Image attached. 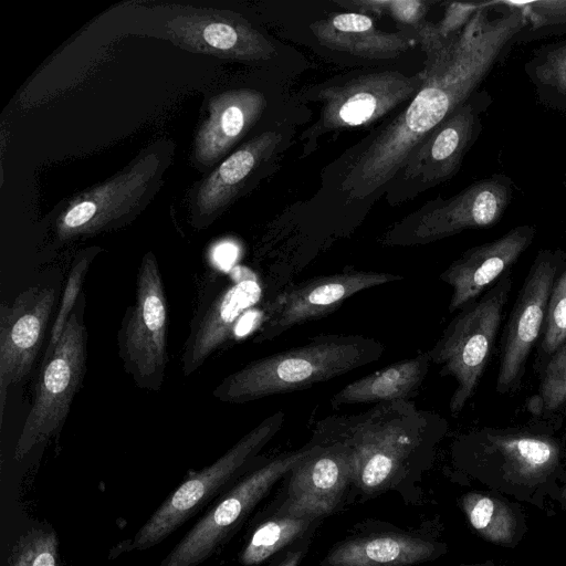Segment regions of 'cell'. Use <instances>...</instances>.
<instances>
[{
    "label": "cell",
    "mask_w": 566,
    "mask_h": 566,
    "mask_svg": "<svg viewBox=\"0 0 566 566\" xmlns=\"http://www.w3.org/2000/svg\"><path fill=\"white\" fill-rule=\"evenodd\" d=\"M485 6L449 38H442L431 22L410 29L426 55L421 70L424 83L407 107L355 150L339 184L340 193L349 202L382 195L412 150L469 99L525 25L526 15L520 7L489 20Z\"/></svg>",
    "instance_id": "obj_1"
},
{
    "label": "cell",
    "mask_w": 566,
    "mask_h": 566,
    "mask_svg": "<svg viewBox=\"0 0 566 566\" xmlns=\"http://www.w3.org/2000/svg\"><path fill=\"white\" fill-rule=\"evenodd\" d=\"M448 427L439 413L396 400L355 415L328 416L315 423L311 440L342 447L350 461L352 484L371 494L429 464Z\"/></svg>",
    "instance_id": "obj_2"
},
{
    "label": "cell",
    "mask_w": 566,
    "mask_h": 566,
    "mask_svg": "<svg viewBox=\"0 0 566 566\" xmlns=\"http://www.w3.org/2000/svg\"><path fill=\"white\" fill-rule=\"evenodd\" d=\"M451 460L461 478L545 510L558 492L566 447L553 432L538 427H484L459 436L452 443Z\"/></svg>",
    "instance_id": "obj_3"
},
{
    "label": "cell",
    "mask_w": 566,
    "mask_h": 566,
    "mask_svg": "<svg viewBox=\"0 0 566 566\" xmlns=\"http://www.w3.org/2000/svg\"><path fill=\"white\" fill-rule=\"evenodd\" d=\"M384 353V344L363 335H318L247 364L223 378L212 396L222 402L245 403L306 389L377 361Z\"/></svg>",
    "instance_id": "obj_4"
},
{
    "label": "cell",
    "mask_w": 566,
    "mask_h": 566,
    "mask_svg": "<svg viewBox=\"0 0 566 566\" xmlns=\"http://www.w3.org/2000/svg\"><path fill=\"white\" fill-rule=\"evenodd\" d=\"M512 284L510 271L460 308L428 350L431 363L440 365V375L451 376L457 382L449 402L452 416L459 415L475 392L495 344Z\"/></svg>",
    "instance_id": "obj_5"
},
{
    "label": "cell",
    "mask_w": 566,
    "mask_h": 566,
    "mask_svg": "<svg viewBox=\"0 0 566 566\" xmlns=\"http://www.w3.org/2000/svg\"><path fill=\"white\" fill-rule=\"evenodd\" d=\"M85 295L76 302L50 355L43 358L32 406L15 443L13 458L23 459L63 427L82 386L87 361Z\"/></svg>",
    "instance_id": "obj_6"
},
{
    "label": "cell",
    "mask_w": 566,
    "mask_h": 566,
    "mask_svg": "<svg viewBox=\"0 0 566 566\" xmlns=\"http://www.w3.org/2000/svg\"><path fill=\"white\" fill-rule=\"evenodd\" d=\"M284 419L283 411H275L212 464L188 475L136 533L128 548H150L193 516L255 461L258 453L281 430Z\"/></svg>",
    "instance_id": "obj_7"
},
{
    "label": "cell",
    "mask_w": 566,
    "mask_h": 566,
    "mask_svg": "<svg viewBox=\"0 0 566 566\" xmlns=\"http://www.w3.org/2000/svg\"><path fill=\"white\" fill-rule=\"evenodd\" d=\"M424 83L421 71L408 76L398 71L345 75L317 88L321 102L317 120L301 136L303 156L317 146L319 137L337 130L368 126L410 102Z\"/></svg>",
    "instance_id": "obj_8"
},
{
    "label": "cell",
    "mask_w": 566,
    "mask_h": 566,
    "mask_svg": "<svg viewBox=\"0 0 566 566\" xmlns=\"http://www.w3.org/2000/svg\"><path fill=\"white\" fill-rule=\"evenodd\" d=\"M168 305L159 265L145 253L136 276L135 302L122 319L117 346L125 371L143 389L159 391L168 363Z\"/></svg>",
    "instance_id": "obj_9"
},
{
    "label": "cell",
    "mask_w": 566,
    "mask_h": 566,
    "mask_svg": "<svg viewBox=\"0 0 566 566\" xmlns=\"http://www.w3.org/2000/svg\"><path fill=\"white\" fill-rule=\"evenodd\" d=\"M314 449L315 446L308 442L245 474L219 497L159 566H198L212 556L272 486Z\"/></svg>",
    "instance_id": "obj_10"
},
{
    "label": "cell",
    "mask_w": 566,
    "mask_h": 566,
    "mask_svg": "<svg viewBox=\"0 0 566 566\" xmlns=\"http://www.w3.org/2000/svg\"><path fill=\"white\" fill-rule=\"evenodd\" d=\"M511 199L503 176L476 181L449 199L437 198L394 223L381 237L386 247L428 244L469 229L495 224Z\"/></svg>",
    "instance_id": "obj_11"
},
{
    "label": "cell",
    "mask_w": 566,
    "mask_h": 566,
    "mask_svg": "<svg viewBox=\"0 0 566 566\" xmlns=\"http://www.w3.org/2000/svg\"><path fill=\"white\" fill-rule=\"evenodd\" d=\"M401 280L397 274L346 269L295 282L261 304L253 343L272 340L294 326L322 318L361 291Z\"/></svg>",
    "instance_id": "obj_12"
},
{
    "label": "cell",
    "mask_w": 566,
    "mask_h": 566,
    "mask_svg": "<svg viewBox=\"0 0 566 566\" xmlns=\"http://www.w3.org/2000/svg\"><path fill=\"white\" fill-rule=\"evenodd\" d=\"M564 265L562 252L544 250L530 268L503 331L496 392L514 394L521 387L528 356L543 334L553 284Z\"/></svg>",
    "instance_id": "obj_13"
},
{
    "label": "cell",
    "mask_w": 566,
    "mask_h": 566,
    "mask_svg": "<svg viewBox=\"0 0 566 566\" xmlns=\"http://www.w3.org/2000/svg\"><path fill=\"white\" fill-rule=\"evenodd\" d=\"M475 108L469 99L458 106L408 156L384 188L387 203H403L426 190L451 179L460 169L474 140Z\"/></svg>",
    "instance_id": "obj_14"
},
{
    "label": "cell",
    "mask_w": 566,
    "mask_h": 566,
    "mask_svg": "<svg viewBox=\"0 0 566 566\" xmlns=\"http://www.w3.org/2000/svg\"><path fill=\"white\" fill-rule=\"evenodd\" d=\"M208 287L190 322L180 363L185 376H190L231 337L243 314L262 303L264 291L260 276L250 268L235 265L228 281Z\"/></svg>",
    "instance_id": "obj_15"
},
{
    "label": "cell",
    "mask_w": 566,
    "mask_h": 566,
    "mask_svg": "<svg viewBox=\"0 0 566 566\" xmlns=\"http://www.w3.org/2000/svg\"><path fill=\"white\" fill-rule=\"evenodd\" d=\"M160 158L149 153L103 185L75 197L59 214L55 233L61 242L114 228L135 212L159 175Z\"/></svg>",
    "instance_id": "obj_16"
},
{
    "label": "cell",
    "mask_w": 566,
    "mask_h": 566,
    "mask_svg": "<svg viewBox=\"0 0 566 566\" xmlns=\"http://www.w3.org/2000/svg\"><path fill=\"white\" fill-rule=\"evenodd\" d=\"M56 303L53 286H34L0 306V422L8 390L29 376Z\"/></svg>",
    "instance_id": "obj_17"
},
{
    "label": "cell",
    "mask_w": 566,
    "mask_h": 566,
    "mask_svg": "<svg viewBox=\"0 0 566 566\" xmlns=\"http://www.w3.org/2000/svg\"><path fill=\"white\" fill-rule=\"evenodd\" d=\"M169 39L191 52L247 62L268 61L273 44L241 15L230 11L195 10L167 22Z\"/></svg>",
    "instance_id": "obj_18"
},
{
    "label": "cell",
    "mask_w": 566,
    "mask_h": 566,
    "mask_svg": "<svg viewBox=\"0 0 566 566\" xmlns=\"http://www.w3.org/2000/svg\"><path fill=\"white\" fill-rule=\"evenodd\" d=\"M314 451L289 472L285 500L277 515L318 521L331 514L352 484L346 451L336 443L312 441Z\"/></svg>",
    "instance_id": "obj_19"
},
{
    "label": "cell",
    "mask_w": 566,
    "mask_h": 566,
    "mask_svg": "<svg viewBox=\"0 0 566 566\" xmlns=\"http://www.w3.org/2000/svg\"><path fill=\"white\" fill-rule=\"evenodd\" d=\"M535 235L531 226H518L501 238L471 248L455 259L439 279L451 286L449 312L453 313L481 296L530 247Z\"/></svg>",
    "instance_id": "obj_20"
},
{
    "label": "cell",
    "mask_w": 566,
    "mask_h": 566,
    "mask_svg": "<svg viewBox=\"0 0 566 566\" xmlns=\"http://www.w3.org/2000/svg\"><path fill=\"white\" fill-rule=\"evenodd\" d=\"M266 104L265 95L254 88L230 90L211 97L208 117L195 139L196 160L211 165L224 156L256 124Z\"/></svg>",
    "instance_id": "obj_21"
},
{
    "label": "cell",
    "mask_w": 566,
    "mask_h": 566,
    "mask_svg": "<svg viewBox=\"0 0 566 566\" xmlns=\"http://www.w3.org/2000/svg\"><path fill=\"white\" fill-rule=\"evenodd\" d=\"M310 29L325 48L369 60L395 59L416 44L408 30L385 32L371 17L352 11L331 13Z\"/></svg>",
    "instance_id": "obj_22"
},
{
    "label": "cell",
    "mask_w": 566,
    "mask_h": 566,
    "mask_svg": "<svg viewBox=\"0 0 566 566\" xmlns=\"http://www.w3.org/2000/svg\"><path fill=\"white\" fill-rule=\"evenodd\" d=\"M281 130H266L229 155L200 185L196 196L200 217H212L229 205L254 174L277 153Z\"/></svg>",
    "instance_id": "obj_23"
},
{
    "label": "cell",
    "mask_w": 566,
    "mask_h": 566,
    "mask_svg": "<svg viewBox=\"0 0 566 566\" xmlns=\"http://www.w3.org/2000/svg\"><path fill=\"white\" fill-rule=\"evenodd\" d=\"M447 552L442 543L398 533L350 538L335 545L322 566H409Z\"/></svg>",
    "instance_id": "obj_24"
},
{
    "label": "cell",
    "mask_w": 566,
    "mask_h": 566,
    "mask_svg": "<svg viewBox=\"0 0 566 566\" xmlns=\"http://www.w3.org/2000/svg\"><path fill=\"white\" fill-rule=\"evenodd\" d=\"M428 350L349 382L332 399L333 408L345 405L410 400L417 396L430 369Z\"/></svg>",
    "instance_id": "obj_25"
},
{
    "label": "cell",
    "mask_w": 566,
    "mask_h": 566,
    "mask_svg": "<svg viewBox=\"0 0 566 566\" xmlns=\"http://www.w3.org/2000/svg\"><path fill=\"white\" fill-rule=\"evenodd\" d=\"M470 527L483 541L515 548L528 531L523 506L496 491H470L459 500Z\"/></svg>",
    "instance_id": "obj_26"
},
{
    "label": "cell",
    "mask_w": 566,
    "mask_h": 566,
    "mask_svg": "<svg viewBox=\"0 0 566 566\" xmlns=\"http://www.w3.org/2000/svg\"><path fill=\"white\" fill-rule=\"evenodd\" d=\"M314 522L316 521L306 517L275 514L252 532L239 555L240 563L255 566L265 562L296 539H303Z\"/></svg>",
    "instance_id": "obj_27"
},
{
    "label": "cell",
    "mask_w": 566,
    "mask_h": 566,
    "mask_svg": "<svg viewBox=\"0 0 566 566\" xmlns=\"http://www.w3.org/2000/svg\"><path fill=\"white\" fill-rule=\"evenodd\" d=\"M566 405V342L545 361L536 395L527 400L528 411L548 416Z\"/></svg>",
    "instance_id": "obj_28"
},
{
    "label": "cell",
    "mask_w": 566,
    "mask_h": 566,
    "mask_svg": "<svg viewBox=\"0 0 566 566\" xmlns=\"http://www.w3.org/2000/svg\"><path fill=\"white\" fill-rule=\"evenodd\" d=\"M336 4L369 17L388 15L403 29L424 21L432 2L424 0H338Z\"/></svg>",
    "instance_id": "obj_29"
},
{
    "label": "cell",
    "mask_w": 566,
    "mask_h": 566,
    "mask_svg": "<svg viewBox=\"0 0 566 566\" xmlns=\"http://www.w3.org/2000/svg\"><path fill=\"white\" fill-rule=\"evenodd\" d=\"M542 335L537 357L546 361L566 342V263L553 284Z\"/></svg>",
    "instance_id": "obj_30"
},
{
    "label": "cell",
    "mask_w": 566,
    "mask_h": 566,
    "mask_svg": "<svg viewBox=\"0 0 566 566\" xmlns=\"http://www.w3.org/2000/svg\"><path fill=\"white\" fill-rule=\"evenodd\" d=\"M96 254L97 249L93 248L83 251L81 254H77L73 261L60 306L55 312V317L53 319V325L48 339L49 342L45 348L44 357L50 355L55 347L76 302L83 293L82 286L85 275L88 271L92 260Z\"/></svg>",
    "instance_id": "obj_31"
},
{
    "label": "cell",
    "mask_w": 566,
    "mask_h": 566,
    "mask_svg": "<svg viewBox=\"0 0 566 566\" xmlns=\"http://www.w3.org/2000/svg\"><path fill=\"white\" fill-rule=\"evenodd\" d=\"M57 547L53 530H30L14 544L9 566H57Z\"/></svg>",
    "instance_id": "obj_32"
},
{
    "label": "cell",
    "mask_w": 566,
    "mask_h": 566,
    "mask_svg": "<svg viewBox=\"0 0 566 566\" xmlns=\"http://www.w3.org/2000/svg\"><path fill=\"white\" fill-rule=\"evenodd\" d=\"M517 6L535 28L566 22V0H541Z\"/></svg>",
    "instance_id": "obj_33"
},
{
    "label": "cell",
    "mask_w": 566,
    "mask_h": 566,
    "mask_svg": "<svg viewBox=\"0 0 566 566\" xmlns=\"http://www.w3.org/2000/svg\"><path fill=\"white\" fill-rule=\"evenodd\" d=\"M536 76L541 83L566 95V45L547 54L543 63L536 67Z\"/></svg>",
    "instance_id": "obj_34"
},
{
    "label": "cell",
    "mask_w": 566,
    "mask_h": 566,
    "mask_svg": "<svg viewBox=\"0 0 566 566\" xmlns=\"http://www.w3.org/2000/svg\"><path fill=\"white\" fill-rule=\"evenodd\" d=\"M482 4L448 2L443 18L436 24L438 33L442 38H449L459 33Z\"/></svg>",
    "instance_id": "obj_35"
},
{
    "label": "cell",
    "mask_w": 566,
    "mask_h": 566,
    "mask_svg": "<svg viewBox=\"0 0 566 566\" xmlns=\"http://www.w3.org/2000/svg\"><path fill=\"white\" fill-rule=\"evenodd\" d=\"M307 546L308 543L302 541L297 546H293L280 558L275 559L271 566H298L306 553Z\"/></svg>",
    "instance_id": "obj_36"
},
{
    "label": "cell",
    "mask_w": 566,
    "mask_h": 566,
    "mask_svg": "<svg viewBox=\"0 0 566 566\" xmlns=\"http://www.w3.org/2000/svg\"><path fill=\"white\" fill-rule=\"evenodd\" d=\"M554 502L557 503L562 510L566 511V467L562 475L559 489L554 499Z\"/></svg>",
    "instance_id": "obj_37"
},
{
    "label": "cell",
    "mask_w": 566,
    "mask_h": 566,
    "mask_svg": "<svg viewBox=\"0 0 566 566\" xmlns=\"http://www.w3.org/2000/svg\"><path fill=\"white\" fill-rule=\"evenodd\" d=\"M458 566H510V565L496 564L494 562H484V563H479V564L458 565Z\"/></svg>",
    "instance_id": "obj_38"
}]
</instances>
